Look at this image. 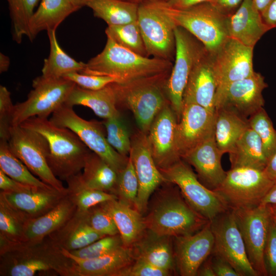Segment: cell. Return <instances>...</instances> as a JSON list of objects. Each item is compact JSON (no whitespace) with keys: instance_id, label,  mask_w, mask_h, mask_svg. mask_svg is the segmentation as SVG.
Returning <instances> with one entry per match:
<instances>
[{"instance_id":"1","label":"cell","mask_w":276,"mask_h":276,"mask_svg":"<svg viewBox=\"0 0 276 276\" xmlns=\"http://www.w3.org/2000/svg\"><path fill=\"white\" fill-rule=\"evenodd\" d=\"M73 261L47 237L36 243L0 245L1 276H33L54 271L62 276H73Z\"/></svg>"},{"instance_id":"2","label":"cell","mask_w":276,"mask_h":276,"mask_svg":"<svg viewBox=\"0 0 276 276\" xmlns=\"http://www.w3.org/2000/svg\"><path fill=\"white\" fill-rule=\"evenodd\" d=\"M173 62L150 58L127 49L107 37L103 50L86 63L82 74L107 76L124 83L165 72H170Z\"/></svg>"},{"instance_id":"3","label":"cell","mask_w":276,"mask_h":276,"mask_svg":"<svg viewBox=\"0 0 276 276\" xmlns=\"http://www.w3.org/2000/svg\"><path fill=\"white\" fill-rule=\"evenodd\" d=\"M20 125L34 130L46 139L47 161L54 174L67 181L81 172L91 151L70 129L54 124L48 118L33 117Z\"/></svg>"},{"instance_id":"4","label":"cell","mask_w":276,"mask_h":276,"mask_svg":"<svg viewBox=\"0 0 276 276\" xmlns=\"http://www.w3.org/2000/svg\"><path fill=\"white\" fill-rule=\"evenodd\" d=\"M170 72L124 83H110L118 107L122 105L130 109L140 130L146 134L157 115L169 103L165 85Z\"/></svg>"},{"instance_id":"5","label":"cell","mask_w":276,"mask_h":276,"mask_svg":"<svg viewBox=\"0 0 276 276\" xmlns=\"http://www.w3.org/2000/svg\"><path fill=\"white\" fill-rule=\"evenodd\" d=\"M171 19L193 35L212 54L215 53L229 37L227 19L209 2L185 9L172 8L164 2H155Z\"/></svg>"},{"instance_id":"6","label":"cell","mask_w":276,"mask_h":276,"mask_svg":"<svg viewBox=\"0 0 276 276\" xmlns=\"http://www.w3.org/2000/svg\"><path fill=\"white\" fill-rule=\"evenodd\" d=\"M144 218L147 229L171 237L195 233L209 222L174 193L162 195Z\"/></svg>"},{"instance_id":"7","label":"cell","mask_w":276,"mask_h":276,"mask_svg":"<svg viewBox=\"0 0 276 276\" xmlns=\"http://www.w3.org/2000/svg\"><path fill=\"white\" fill-rule=\"evenodd\" d=\"M175 54L165 90L178 122L183 110V95L191 72L206 50L203 44L183 28H175Z\"/></svg>"},{"instance_id":"8","label":"cell","mask_w":276,"mask_h":276,"mask_svg":"<svg viewBox=\"0 0 276 276\" xmlns=\"http://www.w3.org/2000/svg\"><path fill=\"white\" fill-rule=\"evenodd\" d=\"M167 182L176 185L185 200L196 212L209 221L230 208L216 191L202 184L188 163L182 159L159 170Z\"/></svg>"},{"instance_id":"9","label":"cell","mask_w":276,"mask_h":276,"mask_svg":"<svg viewBox=\"0 0 276 276\" xmlns=\"http://www.w3.org/2000/svg\"><path fill=\"white\" fill-rule=\"evenodd\" d=\"M75 85L63 77L49 78L42 75L36 77L27 99L14 105L13 126L33 117L48 118L65 103Z\"/></svg>"},{"instance_id":"10","label":"cell","mask_w":276,"mask_h":276,"mask_svg":"<svg viewBox=\"0 0 276 276\" xmlns=\"http://www.w3.org/2000/svg\"><path fill=\"white\" fill-rule=\"evenodd\" d=\"M50 120L57 126L73 131L118 174L125 167L129 157L120 154L110 145L104 135L103 123L85 120L75 112L73 107L65 104L52 113Z\"/></svg>"},{"instance_id":"11","label":"cell","mask_w":276,"mask_h":276,"mask_svg":"<svg viewBox=\"0 0 276 276\" xmlns=\"http://www.w3.org/2000/svg\"><path fill=\"white\" fill-rule=\"evenodd\" d=\"M274 181L264 170L231 168L214 191L223 197L230 209L252 207L260 204Z\"/></svg>"},{"instance_id":"12","label":"cell","mask_w":276,"mask_h":276,"mask_svg":"<svg viewBox=\"0 0 276 276\" xmlns=\"http://www.w3.org/2000/svg\"><path fill=\"white\" fill-rule=\"evenodd\" d=\"M8 143L11 152L34 175L59 191H67L48 165V145L43 135L21 125L14 126Z\"/></svg>"},{"instance_id":"13","label":"cell","mask_w":276,"mask_h":276,"mask_svg":"<svg viewBox=\"0 0 276 276\" xmlns=\"http://www.w3.org/2000/svg\"><path fill=\"white\" fill-rule=\"evenodd\" d=\"M137 21L147 56L174 61L176 26L156 2H145L139 4Z\"/></svg>"},{"instance_id":"14","label":"cell","mask_w":276,"mask_h":276,"mask_svg":"<svg viewBox=\"0 0 276 276\" xmlns=\"http://www.w3.org/2000/svg\"><path fill=\"white\" fill-rule=\"evenodd\" d=\"M242 235L248 260L258 275H268L264 249L271 213L268 205L231 209Z\"/></svg>"},{"instance_id":"15","label":"cell","mask_w":276,"mask_h":276,"mask_svg":"<svg viewBox=\"0 0 276 276\" xmlns=\"http://www.w3.org/2000/svg\"><path fill=\"white\" fill-rule=\"evenodd\" d=\"M210 222L214 237L213 255L228 262L239 276H258L248 260L232 209L218 216Z\"/></svg>"},{"instance_id":"16","label":"cell","mask_w":276,"mask_h":276,"mask_svg":"<svg viewBox=\"0 0 276 276\" xmlns=\"http://www.w3.org/2000/svg\"><path fill=\"white\" fill-rule=\"evenodd\" d=\"M267 86L264 77L255 72L248 77L218 88L215 97V109L226 108L248 119L263 108L262 92Z\"/></svg>"},{"instance_id":"17","label":"cell","mask_w":276,"mask_h":276,"mask_svg":"<svg viewBox=\"0 0 276 276\" xmlns=\"http://www.w3.org/2000/svg\"><path fill=\"white\" fill-rule=\"evenodd\" d=\"M129 155L139 182L135 209L143 215L148 209L150 196L161 183L167 181L154 162L147 134L140 130L131 137Z\"/></svg>"},{"instance_id":"18","label":"cell","mask_w":276,"mask_h":276,"mask_svg":"<svg viewBox=\"0 0 276 276\" xmlns=\"http://www.w3.org/2000/svg\"><path fill=\"white\" fill-rule=\"evenodd\" d=\"M178 120L169 103L159 112L147 134L149 146L159 170L165 169L181 159L176 143Z\"/></svg>"},{"instance_id":"19","label":"cell","mask_w":276,"mask_h":276,"mask_svg":"<svg viewBox=\"0 0 276 276\" xmlns=\"http://www.w3.org/2000/svg\"><path fill=\"white\" fill-rule=\"evenodd\" d=\"M215 112L193 102L183 103L176 128V143L182 158L215 133Z\"/></svg>"},{"instance_id":"20","label":"cell","mask_w":276,"mask_h":276,"mask_svg":"<svg viewBox=\"0 0 276 276\" xmlns=\"http://www.w3.org/2000/svg\"><path fill=\"white\" fill-rule=\"evenodd\" d=\"M253 50V48L229 37L212 54L217 78V88L248 77L255 73Z\"/></svg>"},{"instance_id":"21","label":"cell","mask_w":276,"mask_h":276,"mask_svg":"<svg viewBox=\"0 0 276 276\" xmlns=\"http://www.w3.org/2000/svg\"><path fill=\"white\" fill-rule=\"evenodd\" d=\"M174 238L175 265L180 275H197L200 266L212 254L214 248L210 221L195 233Z\"/></svg>"},{"instance_id":"22","label":"cell","mask_w":276,"mask_h":276,"mask_svg":"<svg viewBox=\"0 0 276 276\" xmlns=\"http://www.w3.org/2000/svg\"><path fill=\"white\" fill-rule=\"evenodd\" d=\"M217 86L213 56L206 50L191 72L183 93V103H195L215 112Z\"/></svg>"},{"instance_id":"23","label":"cell","mask_w":276,"mask_h":276,"mask_svg":"<svg viewBox=\"0 0 276 276\" xmlns=\"http://www.w3.org/2000/svg\"><path fill=\"white\" fill-rule=\"evenodd\" d=\"M68 194L55 189H34L21 192H0V199L29 221L55 207Z\"/></svg>"},{"instance_id":"24","label":"cell","mask_w":276,"mask_h":276,"mask_svg":"<svg viewBox=\"0 0 276 276\" xmlns=\"http://www.w3.org/2000/svg\"><path fill=\"white\" fill-rule=\"evenodd\" d=\"M222 155L216 144L214 133L182 159L195 168L198 177L207 188L214 190L222 183L226 174L221 165Z\"/></svg>"},{"instance_id":"25","label":"cell","mask_w":276,"mask_h":276,"mask_svg":"<svg viewBox=\"0 0 276 276\" xmlns=\"http://www.w3.org/2000/svg\"><path fill=\"white\" fill-rule=\"evenodd\" d=\"M61 249L73 261V276H115L119 271L135 260L132 248L124 245L91 259H81L73 256L65 249Z\"/></svg>"},{"instance_id":"26","label":"cell","mask_w":276,"mask_h":276,"mask_svg":"<svg viewBox=\"0 0 276 276\" xmlns=\"http://www.w3.org/2000/svg\"><path fill=\"white\" fill-rule=\"evenodd\" d=\"M227 30L230 37L254 48L270 30L263 22L252 0H243L238 9L228 16Z\"/></svg>"},{"instance_id":"27","label":"cell","mask_w":276,"mask_h":276,"mask_svg":"<svg viewBox=\"0 0 276 276\" xmlns=\"http://www.w3.org/2000/svg\"><path fill=\"white\" fill-rule=\"evenodd\" d=\"M83 173L66 181L68 190L80 188L91 189L113 194L117 179V172L104 160L91 151L83 168Z\"/></svg>"},{"instance_id":"28","label":"cell","mask_w":276,"mask_h":276,"mask_svg":"<svg viewBox=\"0 0 276 276\" xmlns=\"http://www.w3.org/2000/svg\"><path fill=\"white\" fill-rule=\"evenodd\" d=\"M76 210V205L67 194L49 212L27 223L24 242L41 241L64 225L74 215Z\"/></svg>"},{"instance_id":"29","label":"cell","mask_w":276,"mask_h":276,"mask_svg":"<svg viewBox=\"0 0 276 276\" xmlns=\"http://www.w3.org/2000/svg\"><path fill=\"white\" fill-rule=\"evenodd\" d=\"M105 236L89 225L84 212L76 210L64 225L48 237L60 249L71 251L85 247Z\"/></svg>"},{"instance_id":"30","label":"cell","mask_w":276,"mask_h":276,"mask_svg":"<svg viewBox=\"0 0 276 276\" xmlns=\"http://www.w3.org/2000/svg\"><path fill=\"white\" fill-rule=\"evenodd\" d=\"M82 7L78 0H41L29 23L28 38L33 41L43 31H56L70 15Z\"/></svg>"},{"instance_id":"31","label":"cell","mask_w":276,"mask_h":276,"mask_svg":"<svg viewBox=\"0 0 276 276\" xmlns=\"http://www.w3.org/2000/svg\"><path fill=\"white\" fill-rule=\"evenodd\" d=\"M171 237L159 236L146 229L131 247L135 259H143L170 272L175 265Z\"/></svg>"},{"instance_id":"32","label":"cell","mask_w":276,"mask_h":276,"mask_svg":"<svg viewBox=\"0 0 276 276\" xmlns=\"http://www.w3.org/2000/svg\"><path fill=\"white\" fill-rule=\"evenodd\" d=\"M112 217L123 245L131 247L146 230L143 215L118 199L101 203Z\"/></svg>"},{"instance_id":"33","label":"cell","mask_w":276,"mask_h":276,"mask_svg":"<svg viewBox=\"0 0 276 276\" xmlns=\"http://www.w3.org/2000/svg\"><path fill=\"white\" fill-rule=\"evenodd\" d=\"M65 104L71 107L75 105L87 107L104 120L121 115L110 84L96 90L85 89L76 85Z\"/></svg>"},{"instance_id":"34","label":"cell","mask_w":276,"mask_h":276,"mask_svg":"<svg viewBox=\"0 0 276 276\" xmlns=\"http://www.w3.org/2000/svg\"><path fill=\"white\" fill-rule=\"evenodd\" d=\"M248 119L226 108L215 109V137L222 154L232 151L237 141L249 127Z\"/></svg>"},{"instance_id":"35","label":"cell","mask_w":276,"mask_h":276,"mask_svg":"<svg viewBox=\"0 0 276 276\" xmlns=\"http://www.w3.org/2000/svg\"><path fill=\"white\" fill-rule=\"evenodd\" d=\"M229 156L231 168L264 170L269 161L260 137L249 127L237 141Z\"/></svg>"},{"instance_id":"36","label":"cell","mask_w":276,"mask_h":276,"mask_svg":"<svg viewBox=\"0 0 276 276\" xmlns=\"http://www.w3.org/2000/svg\"><path fill=\"white\" fill-rule=\"evenodd\" d=\"M83 7L91 9L94 15L108 26L119 25L137 20L139 4L122 0H78Z\"/></svg>"},{"instance_id":"37","label":"cell","mask_w":276,"mask_h":276,"mask_svg":"<svg viewBox=\"0 0 276 276\" xmlns=\"http://www.w3.org/2000/svg\"><path fill=\"white\" fill-rule=\"evenodd\" d=\"M50 42V53L44 60L42 76L45 78H59L72 72L82 73L86 63L78 62L67 54L59 45L56 31H47Z\"/></svg>"},{"instance_id":"38","label":"cell","mask_w":276,"mask_h":276,"mask_svg":"<svg viewBox=\"0 0 276 276\" xmlns=\"http://www.w3.org/2000/svg\"><path fill=\"white\" fill-rule=\"evenodd\" d=\"M0 169L8 176L22 184L41 189H55L36 177L11 152L8 141L3 140H0Z\"/></svg>"},{"instance_id":"39","label":"cell","mask_w":276,"mask_h":276,"mask_svg":"<svg viewBox=\"0 0 276 276\" xmlns=\"http://www.w3.org/2000/svg\"><path fill=\"white\" fill-rule=\"evenodd\" d=\"M28 222L0 199V245L24 242Z\"/></svg>"},{"instance_id":"40","label":"cell","mask_w":276,"mask_h":276,"mask_svg":"<svg viewBox=\"0 0 276 276\" xmlns=\"http://www.w3.org/2000/svg\"><path fill=\"white\" fill-rule=\"evenodd\" d=\"M105 32L107 37L120 45L148 57L137 20L123 25L108 26Z\"/></svg>"},{"instance_id":"41","label":"cell","mask_w":276,"mask_h":276,"mask_svg":"<svg viewBox=\"0 0 276 276\" xmlns=\"http://www.w3.org/2000/svg\"><path fill=\"white\" fill-rule=\"evenodd\" d=\"M12 24V38L20 43L22 38L29 36V23L34 9L41 0H7Z\"/></svg>"},{"instance_id":"42","label":"cell","mask_w":276,"mask_h":276,"mask_svg":"<svg viewBox=\"0 0 276 276\" xmlns=\"http://www.w3.org/2000/svg\"><path fill=\"white\" fill-rule=\"evenodd\" d=\"M139 191V182L131 157L129 155L125 167L118 174L113 194L118 200L135 208Z\"/></svg>"},{"instance_id":"43","label":"cell","mask_w":276,"mask_h":276,"mask_svg":"<svg viewBox=\"0 0 276 276\" xmlns=\"http://www.w3.org/2000/svg\"><path fill=\"white\" fill-rule=\"evenodd\" d=\"M248 120L249 127L260 137L264 152L269 160L276 152V130L266 110L262 108Z\"/></svg>"},{"instance_id":"44","label":"cell","mask_w":276,"mask_h":276,"mask_svg":"<svg viewBox=\"0 0 276 276\" xmlns=\"http://www.w3.org/2000/svg\"><path fill=\"white\" fill-rule=\"evenodd\" d=\"M106 139L110 145L119 153L127 156L131 148V137L121 115L104 120Z\"/></svg>"},{"instance_id":"45","label":"cell","mask_w":276,"mask_h":276,"mask_svg":"<svg viewBox=\"0 0 276 276\" xmlns=\"http://www.w3.org/2000/svg\"><path fill=\"white\" fill-rule=\"evenodd\" d=\"M68 194L76 205L77 211L81 212H86L99 204L118 199L113 194L91 189L80 188L68 190Z\"/></svg>"},{"instance_id":"46","label":"cell","mask_w":276,"mask_h":276,"mask_svg":"<svg viewBox=\"0 0 276 276\" xmlns=\"http://www.w3.org/2000/svg\"><path fill=\"white\" fill-rule=\"evenodd\" d=\"M123 245L120 235L106 236L82 248L69 251L81 259H91L102 256Z\"/></svg>"},{"instance_id":"47","label":"cell","mask_w":276,"mask_h":276,"mask_svg":"<svg viewBox=\"0 0 276 276\" xmlns=\"http://www.w3.org/2000/svg\"><path fill=\"white\" fill-rule=\"evenodd\" d=\"M84 214L89 225L99 233L105 236L119 234L112 217L101 203L89 209Z\"/></svg>"},{"instance_id":"48","label":"cell","mask_w":276,"mask_h":276,"mask_svg":"<svg viewBox=\"0 0 276 276\" xmlns=\"http://www.w3.org/2000/svg\"><path fill=\"white\" fill-rule=\"evenodd\" d=\"M14 112L11 93L7 88L0 85V140L9 139Z\"/></svg>"},{"instance_id":"49","label":"cell","mask_w":276,"mask_h":276,"mask_svg":"<svg viewBox=\"0 0 276 276\" xmlns=\"http://www.w3.org/2000/svg\"><path fill=\"white\" fill-rule=\"evenodd\" d=\"M63 77L80 87L92 90H99L111 83L118 82L117 79L110 76L87 75L79 72L70 73Z\"/></svg>"},{"instance_id":"50","label":"cell","mask_w":276,"mask_h":276,"mask_svg":"<svg viewBox=\"0 0 276 276\" xmlns=\"http://www.w3.org/2000/svg\"><path fill=\"white\" fill-rule=\"evenodd\" d=\"M170 274L168 271L146 261L136 258L130 265L119 271L115 276H168Z\"/></svg>"},{"instance_id":"51","label":"cell","mask_w":276,"mask_h":276,"mask_svg":"<svg viewBox=\"0 0 276 276\" xmlns=\"http://www.w3.org/2000/svg\"><path fill=\"white\" fill-rule=\"evenodd\" d=\"M264 260L268 275H276V224L272 219L270 223L264 249Z\"/></svg>"},{"instance_id":"52","label":"cell","mask_w":276,"mask_h":276,"mask_svg":"<svg viewBox=\"0 0 276 276\" xmlns=\"http://www.w3.org/2000/svg\"><path fill=\"white\" fill-rule=\"evenodd\" d=\"M0 189L3 192H21L41 189L22 184L8 176L0 169Z\"/></svg>"},{"instance_id":"53","label":"cell","mask_w":276,"mask_h":276,"mask_svg":"<svg viewBox=\"0 0 276 276\" xmlns=\"http://www.w3.org/2000/svg\"><path fill=\"white\" fill-rule=\"evenodd\" d=\"M243 0H209L208 2L222 14L229 16L240 7Z\"/></svg>"},{"instance_id":"54","label":"cell","mask_w":276,"mask_h":276,"mask_svg":"<svg viewBox=\"0 0 276 276\" xmlns=\"http://www.w3.org/2000/svg\"><path fill=\"white\" fill-rule=\"evenodd\" d=\"M212 266L216 276H239L235 269L226 261L214 255Z\"/></svg>"},{"instance_id":"55","label":"cell","mask_w":276,"mask_h":276,"mask_svg":"<svg viewBox=\"0 0 276 276\" xmlns=\"http://www.w3.org/2000/svg\"><path fill=\"white\" fill-rule=\"evenodd\" d=\"M263 22L271 30L276 28V0H273L261 14Z\"/></svg>"},{"instance_id":"56","label":"cell","mask_w":276,"mask_h":276,"mask_svg":"<svg viewBox=\"0 0 276 276\" xmlns=\"http://www.w3.org/2000/svg\"><path fill=\"white\" fill-rule=\"evenodd\" d=\"M209 0H167L164 2L168 6L176 9H185L208 2Z\"/></svg>"},{"instance_id":"57","label":"cell","mask_w":276,"mask_h":276,"mask_svg":"<svg viewBox=\"0 0 276 276\" xmlns=\"http://www.w3.org/2000/svg\"><path fill=\"white\" fill-rule=\"evenodd\" d=\"M197 275L216 276L213 270L211 258H208L201 264L197 271Z\"/></svg>"},{"instance_id":"58","label":"cell","mask_w":276,"mask_h":276,"mask_svg":"<svg viewBox=\"0 0 276 276\" xmlns=\"http://www.w3.org/2000/svg\"><path fill=\"white\" fill-rule=\"evenodd\" d=\"M276 204V179L273 184L261 201L260 204L271 205Z\"/></svg>"},{"instance_id":"59","label":"cell","mask_w":276,"mask_h":276,"mask_svg":"<svg viewBox=\"0 0 276 276\" xmlns=\"http://www.w3.org/2000/svg\"><path fill=\"white\" fill-rule=\"evenodd\" d=\"M264 171L270 178L276 179V152L269 159Z\"/></svg>"},{"instance_id":"60","label":"cell","mask_w":276,"mask_h":276,"mask_svg":"<svg viewBox=\"0 0 276 276\" xmlns=\"http://www.w3.org/2000/svg\"><path fill=\"white\" fill-rule=\"evenodd\" d=\"M10 65V59L8 56L2 52L0 53V73L6 72Z\"/></svg>"},{"instance_id":"61","label":"cell","mask_w":276,"mask_h":276,"mask_svg":"<svg viewBox=\"0 0 276 276\" xmlns=\"http://www.w3.org/2000/svg\"><path fill=\"white\" fill-rule=\"evenodd\" d=\"M273 0H252V3L261 14Z\"/></svg>"},{"instance_id":"62","label":"cell","mask_w":276,"mask_h":276,"mask_svg":"<svg viewBox=\"0 0 276 276\" xmlns=\"http://www.w3.org/2000/svg\"><path fill=\"white\" fill-rule=\"evenodd\" d=\"M126 2L140 4L145 2H166L167 0H122Z\"/></svg>"},{"instance_id":"63","label":"cell","mask_w":276,"mask_h":276,"mask_svg":"<svg viewBox=\"0 0 276 276\" xmlns=\"http://www.w3.org/2000/svg\"><path fill=\"white\" fill-rule=\"evenodd\" d=\"M268 206L270 209L271 213L272 215L276 216V204L274 205H268Z\"/></svg>"},{"instance_id":"64","label":"cell","mask_w":276,"mask_h":276,"mask_svg":"<svg viewBox=\"0 0 276 276\" xmlns=\"http://www.w3.org/2000/svg\"><path fill=\"white\" fill-rule=\"evenodd\" d=\"M271 218L273 222L276 224V216L271 214Z\"/></svg>"}]
</instances>
